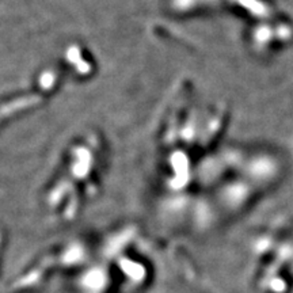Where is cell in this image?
<instances>
[{
	"instance_id": "1",
	"label": "cell",
	"mask_w": 293,
	"mask_h": 293,
	"mask_svg": "<svg viewBox=\"0 0 293 293\" xmlns=\"http://www.w3.org/2000/svg\"><path fill=\"white\" fill-rule=\"evenodd\" d=\"M38 101V96H34V95H29V96H21L15 101H11V102H7L3 106H0V122L6 117L11 116L14 113L19 112L22 109L29 108L31 105H34Z\"/></svg>"
}]
</instances>
